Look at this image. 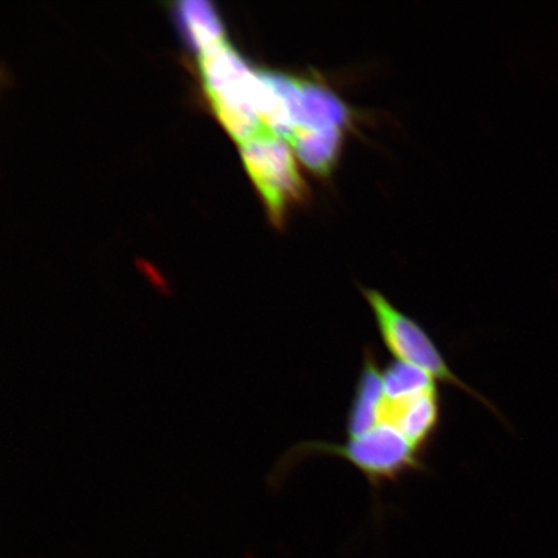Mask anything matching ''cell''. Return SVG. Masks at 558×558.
I'll return each mask as SVG.
<instances>
[{"instance_id":"1","label":"cell","mask_w":558,"mask_h":558,"mask_svg":"<svg viewBox=\"0 0 558 558\" xmlns=\"http://www.w3.org/2000/svg\"><path fill=\"white\" fill-rule=\"evenodd\" d=\"M335 457L357 469L375 493L386 484L399 483L410 473L427 470L425 456L418 452L399 430L376 425L366 434L348 437L345 442L305 441L286 451L268 477L270 487H279L296 465L311 457Z\"/></svg>"},{"instance_id":"2","label":"cell","mask_w":558,"mask_h":558,"mask_svg":"<svg viewBox=\"0 0 558 558\" xmlns=\"http://www.w3.org/2000/svg\"><path fill=\"white\" fill-rule=\"evenodd\" d=\"M206 93L220 122L240 144L270 132L260 107L265 82L226 40L199 52Z\"/></svg>"},{"instance_id":"3","label":"cell","mask_w":558,"mask_h":558,"mask_svg":"<svg viewBox=\"0 0 558 558\" xmlns=\"http://www.w3.org/2000/svg\"><path fill=\"white\" fill-rule=\"evenodd\" d=\"M361 292L372 311L383 344L392 354L395 361L422 369L436 381L446 384V386L463 390L464 393L478 400L500 417L497 408H494L492 402H488L484 396L477 393V390H474L453 373L436 340L418 320L397 308L378 290L361 288Z\"/></svg>"},{"instance_id":"4","label":"cell","mask_w":558,"mask_h":558,"mask_svg":"<svg viewBox=\"0 0 558 558\" xmlns=\"http://www.w3.org/2000/svg\"><path fill=\"white\" fill-rule=\"evenodd\" d=\"M241 151L271 221L281 226L289 208L302 204L310 193L288 140L265 132L241 144Z\"/></svg>"},{"instance_id":"5","label":"cell","mask_w":558,"mask_h":558,"mask_svg":"<svg viewBox=\"0 0 558 558\" xmlns=\"http://www.w3.org/2000/svg\"><path fill=\"white\" fill-rule=\"evenodd\" d=\"M442 396L438 383L413 393L390 396L384 392L376 408V425L399 430L414 448L427 456L442 424Z\"/></svg>"},{"instance_id":"6","label":"cell","mask_w":558,"mask_h":558,"mask_svg":"<svg viewBox=\"0 0 558 558\" xmlns=\"http://www.w3.org/2000/svg\"><path fill=\"white\" fill-rule=\"evenodd\" d=\"M282 97L295 128L324 130L341 128L351 121L349 109L331 89L282 73L262 72Z\"/></svg>"},{"instance_id":"7","label":"cell","mask_w":558,"mask_h":558,"mask_svg":"<svg viewBox=\"0 0 558 558\" xmlns=\"http://www.w3.org/2000/svg\"><path fill=\"white\" fill-rule=\"evenodd\" d=\"M383 365L374 345L362 351V365L353 389L351 404L347 411L348 437L366 434L375 427L376 408L383 396Z\"/></svg>"},{"instance_id":"8","label":"cell","mask_w":558,"mask_h":558,"mask_svg":"<svg viewBox=\"0 0 558 558\" xmlns=\"http://www.w3.org/2000/svg\"><path fill=\"white\" fill-rule=\"evenodd\" d=\"M302 162L319 177H329L343 148V129L311 130L298 128L289 142Z\"/></svg>"},{"instance_id":"9","label":"cell","mask_w":558,"mask_h":558,"mask_svg":"<svg viewBox=\"0 0 558 558\" xmlns=\"http://www.w3.org/2000/svg\"><path fill=\"white\" fill-rule=\"evenodd\" d=\"M186 40L199 52L225 40V33L213 5L204 0H183L177 5Z\"/></svg>"}]
</instances>
